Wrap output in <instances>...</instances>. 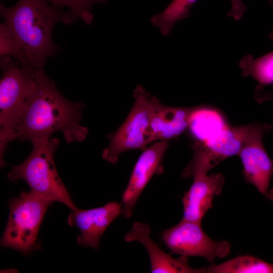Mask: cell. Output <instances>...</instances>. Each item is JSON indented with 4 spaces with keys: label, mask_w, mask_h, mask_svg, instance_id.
<instances>
[{
    "label": "cell",
    "mask_w": 273,
    "mask_h": 273,
    "mask_svg": "<svg viewBox=\"0 0 273 273\" xmlns=\"http://www.w3.org/2000/svg\"><path fill=\"white\" fill-rule=\"evenodd\" d=\"M83 105L65 98L43 68L38 69L34 88L11 141L32 143L61 131L67 143L81 142L88 133L87 128L80 124Z\"/></svg>",
    "instance_id": "1"
},
{
    "label": "cell",
    "mask_w": 273,
    "mask_h": 273,
    "mask_svg": "<svg viewBox=\"0 0 273 273\" xmlns=\"http://www.w3.org/2000/svg\"><path fill=\"white\" fill-rule=\"evenodd\" d=\"M0 13L19 50V63L34 70L43 68L47 59L59 50L52 38L55 25H68L76 19L69 11L63 12L47 0H19L10 8L1 3Z\"/></svg>",
    "instance_id": "2"
},
{
    "label": "cell",
    "mask_w": 273,
    "mask_h": 273,
    "mask_svg": "<svg viewBox=\"0 0 273 273\" xmlns=\"http://www.w3.org/2000/svg\"><path fill=\"white\" fill-rule=\"evenodd\" d=\"M33 148L21 164L12 167L8 178L14 182L24 180L32 192L53 202H61L72 210L77 209L60 178L54 161L60 141L46 138L32 143Z\"/></svg>",
    "instance_id": "3"
},
{
    "label": "cell",
    "mask_w": 273,
    "mask_h": 273,
    "mask_svg": "<svg viewBox=\"0 0 273 273\" xmlns=\"http://www.w3.org/2000/svg\"><path fill=\"white\" fill-rule=\"evenodd\" d=\"M3 70L0 82V161L8 144L31 96L35 82V71L14 63L10 56L1 57Z\"/></svg>",
    "instance_id": "4"
},
{
    "label": "cell",
    "mask_w": 273,
    "mask_h": 273,
    "mask_svg": "<svg viewBox=\"0 0 273 273\" xmlns=\"http://www.w3.org/2000/svg\"><path fill=\"white\" fill-rule=\"evenodd\" d=\"M53 202L30 191L10 199L9 216L1 246L19 251L24 255L39 249V229L46 212Z\"/></svg>",
    "instance_id": "5"
},
{
    "label": "cell",
    "mask_w": 273,
    "mask_h": 273,
    "mask_svg": "<svg viewBox=\"0 0 273 273\" xmlns=\"http://www.w3.org/2000/svg\"><path fill=\"white\" fill-rule=\"evenodd\" d=\"M133 105L120 127L109 134V144L102 151L106 161L115 164L123 153L144 150L149 145L150 94L140 85L133 90Z\"/></svg>",
    "instance_id": "6"
},
{
    "label": "cell",
    "mask_w": 273,
    "mask_h": 273,
    "mask_svg": "<svg viewBox=\"0 0 273 273\" xmlns=\"http://www.w3.org/2000/svg\"><path fill=\"white\" fill-rule=\"evenodd\" d=\"M254 124L232 126L226 125L209 138L193 145V156L181 176L190 178L207 174L224 159L238 155Z\"/></svg>",
    "instance_id": "7"
},
{
    "label": "cell",
    "mask_w": 273,
    "mask_h": 273,
    "mask_svg": "<svg viewBox=\"0 0 273 273\" xmlns=\"http://www.w3.org/2000/svg\"><path fill=\"white\" fill-rule=\"evenodd\" d=\"M162 239L166 247L180 256H200L212 262L231 253V243L215 241L205 233L201 223L182 219L176 225L165 230Z\"/></svg>",
    "instance_id": "8"
},
{
    "label": "cell",
    "mask_w": 273,
    "mask_h": 273,
    "mask_svg": "<svg viewBox=\"0 0 273 273\" xmlns=\"http://www.w3.org/2000/svg\"><path fill=\"white\" fill-rule=\"evenodd\" d=\"M272 128L269 124H254L239 155L246 181L268 197L269 182L273 174V161L264 147L262 138Z\"/></svg>",
    "instance_id": "9"
},
{
    "label": "cell",
    "mask_w": 273,
    "mask_h": 273,
    "mask_svg": "<svg viewBox=\"0 0 273 273\" xmlns=\"http://www.w3.org/2000/svg\"><path fill=\"white\" fill-rule=\"evenodd\" d=\"M168 146V141H157L144 149L139 157L122 196L125 218L131 217L139 197L152 176L163 172L162 160Z\"/></svg>",
    "instance_id": "10"
},
{
    "label": "cell",
    "mask_w": 273,
    "mask_h": 273,
    "mask_svg": "<svg viewBox=\"0 0 273 273\" xmlns=\"http://www.w3.org/2000/svg\"><path fill=\"white\" fill-rule=\"evenodd\" d=\"M203 106L175 107L162 104L155 96L149 100V144L175 138L190 126L194 116Z\"/></svg>",
    "instance_id": "11"
},
{
    "label": "cell",
    "mask_w": 273,
    "mask_h": 273,
    "mask_svg": "<svg viewBox=\"0 0 273 273\" xmlns=\"http://www.w3.org/2000/svg\"><path fill=\"white\" fill-rule=\"evenodd\" d=\"M72 211L67 223L70 226L77 227L80 232L77 238V244L98 250L105 231L114 220L122 214V206L116 202H110L100 207L77 208Z\"/></svg>",
    "instance_id": "12"
},
{
    "label": "cell",
    "mask_w": 273,
    "mask_h": 273,
    "mask_svg": "<svg viewBox=\"0 0 273 273\" xmlns=\"http://www.w3.org/2000/svg\"><path fill=\"white\" fill-rule=\"evenodd\" d=\"M182 199V219L201 223L204 216L213 207V199L220 195L224 183L221 173L198 174Z\"/></svg>",
    "instance_id": "13"
},
{
    "label": "cell",
    "mask_w": 273,
    "mask_h": 273,
    "mask_svg": "<svg viewBox=\"0 0 273 273\" xmlns=\"http://www.w3.org/2000/svg\"><path fill=\"white\" fill-rule=\"evenodd\" d=\"M150 233L148 223L135 222L131 231L124 236V240L127 242L137 241L144 246L150 258L151 272L205 273L204 267H191L187 257L176 259L165 253L151 239Z\"/></svg>",
    "instance_id": "14"
},
{
    "label": "cell",
    "mask_w": 273,
    "mask_h": 273,
    "mask_svg": "<svg viewBox=\"0 0 273 273\" xmlns=\"http://www.w3.org/2000/svg\"><path fill=\"white\" fill-rule=\"evenodd\" d=\"M205 273H273V264L249 255L204 267Z\"/></svg>",
    "instance_id": "15"
},
{
    "label": "cell",
    "mask_w": 273,
    "mask_h": 273,
    "mask_svg": "<svg viewBox=\"0 0 273 273\" xmlns=\"http://www.w3.org/2000/svg\"><path fill=\"white\" fill-rule=\"evenodd\" d=\"M239 66L243 76H252L258 82V91L273 84V51L257 58L251 55H246L240 61Z\"/></svg>",
    "instance_id": "16"
},
{
    "label": "cell",
    "mask_w": 273,
    "mask_h": 273,
    "mask_svg": "<svg viewBox=\"0 0 273 273\" xmlns=\"http://www.w3.org/2000/svg\"><path fill=\"white\" fill-rule=\"evenodd\" d=\"M197 0H173L161 13L153 15L150 20L161 34L169 35L174 25L190 15V10Z\"/></svg>",
    "instance_id": "17"
},
{
    "label": "cell",
    "mask_w": 273,
    "mask_h": 273,
    "mask_svg": "<svg viewBox=\"0 0 273 273\" xmlns=\"http://www.w3.org/2000/svg\"><path fill=\"white\" fill-rule=\"evenodd\" d=\"M53 6L62 9L68 7L75 19H81L86 24L92 23L93 15L91 12L96 3L107 4L104 0H47Z\"/></svg>",
    "instance_id": "18"
},
{
    "label": "cell",
    "mask_w": 273,
    "mask_h": 273,
    "mask_svg": "<svg viewBox=\"0 0 273 273\" xmlns=\"http://www.w3.org/2000/svg\"><path fill=\"white\" fill-rule=\"evenodd\" d=\"M1 57L10 56L19 62L20 55L12 36L4 23L0 26Z\"/></svg>",
    "instance_id": "19"
},
{
    "label": "cell",
    "mask_w": 273,
    "mask_h": 273,
    "mask_svg": "<svg viewBox=\"0 0 273 273\" xmlns=\"http://www.w3.org/2000/svg\"><path fill=\"white\" fill-rule=\"evenodd\" d=\"M230 1L232 4V8L228 15L235 20H239L243 17L247 8L241 0Z\"/></svg>",
    "instance_id": "20"
},
{
    "label": "cell",
    "mask_w": 273,
    "mask_h": 273,
    "mask_svg": "<svg viewBox=\"0 0 273 273\" xmlns=\"http://www.w3.org/2000/svg\"><path fill=\"white\" fill-rule=\"evenodd\" d=\"M255 100L259 103L273 101V90L266 93H258L256 95Z\"/></svg>",
    "instance_id": "21"
},
{
    "label": "cell",
    "mask_w": 273,
    "mask_h": 273,
    "mask_svg": "<svg viewBox=\"0 0 273 273\" xmlns=\"http://www.w3.org/2000/svg\"><path fill=\"white\" fill-rule=\"evenodd\" d=\"M268 197L273 201V189L271 190L270 193H269Z\"/></svg>",
    "instance_id": "22"
},
{
    "label": "cell",
    "mask_w": 273,
    "mask_h": 273,
    "mask_svg": "<svg viewBox=\"0 0 273 273\" xmlns=\"http://www.w3.org/2000/svg\"><path fill=\"white\" fill-rule=\"evenodd\" d=\"M269 38L273 39V31L269 34Z\"/></svg>",
    "instance_id": "23"
},
{
    "label": "cell",
    "mask_w": 273,
    "mask_h": 273,
    "mask_svg": "<svg viewBox=\"0 0 273 273\" xmlns=\"http://www.w3.org/2000/svg\"><path fill=\"white\" fill-rule=\"evenodd\" d=\"M270 3L273 4V0H268Z\"/></svg>",
    "instance_id": "24"
}]
</instances>
